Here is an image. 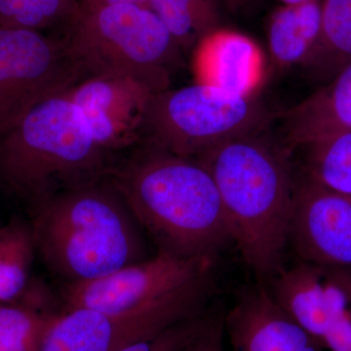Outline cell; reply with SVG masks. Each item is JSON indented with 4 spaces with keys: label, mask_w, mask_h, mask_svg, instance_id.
I'll use <instances>...</instances> for the list:
<instances>
[{
    "label": "cell",
    "mask_w": 351,
    "mask_h": 351,
    "mask_svg": "<svg viewBox=\"0 0 351 351\" xmlns=\"http://www.w3.org/2000/svg\"><path fill=\"white\" fill-rule=\"evenodd\" d=\"M297 149L302 154V173L325 188L351 197V130L316 138L294 151Z\"/></svg>",
    "instance_id": "obj_20"
},
{
    "label": "cell",
    "mask_w": 351,
    "mask_h": 351,
    "mask_svg": "<svg viewBox=\"0 0 351 351\" xmlns=\"http://www.w3.org/2000/svg\"><path fill=\"white\" fill-rule=\"evenodd\" d=\"M29 219L38 258L62 284L95 280L149 258L144 232L110 177L59 193Z\"/></svg>",
    "instance_id": "obj_4"
},
{
    "label": "cell",
    "mask_w": 351,
    "mask_h": 351,
    "mask_svg": "<svg viewBox=\"0 0 351 351\" xmlns=\"http://www.w3.org/2000/svg\"><path fill=\"white\" fill-rule=\"evenodd\" d=\"M350 64L351 0H324L319 38L302 66L313 82L323 85Z\"/></svg>",
    "instance_id": "obj_18"
},
{
    "label": "cell",
    "mask_w": 351,
    "mask_h": 351,
    "mask_svg": "<svg viewBox=\"0 0 351 351\" xmlns=\"http://www.w3.org/2000/svg\"><path fill=\"white\" fill-rule=\"evenodd\" d=\"M214 285L215 276L169 301L131 313L63 308L51 323L40 351H119L176 323L206 313Z\"/></svg>",
    "instance_id": "obj_7"
},
{
    "label": "cell",
    "mask_w": 351,
    "mask_h": 351,
    "mask_svg": "<svg viewBox=\"0 0 351 351\" xmlns=\"http://www.w3.org/2000/svg\"><path fill=\"white\" fill-rule=\"evenodd\" d=\"M274 119L254 95L198 82L149 96L143 140L178 156L197 158L230 138L267 131Z\"/></svg>",
    "instance_id": "obj_6"
},
{
    "label": "cell",
    "mask_w": 351,
    "mask_h": 351,
    "mask_svg": "<svg viewBox=\"0 0 351 351\" xmlns=\"http://www.w3.org/2000/svg\"><path fill=\"white\" fill-rule=\"evenodd\" d=\"M82 80L63 38L0 27V133Z\"/></svg>",
    "instance_id": "obj_8"
},
{
    "label": "cell",
    "mask_w": 351,
    "mask_h": 351,
    "mask_svg": "<svg viewBox=\"0 0 351 351\" xmlns=\"http://www.w3.org/2000/svg\"><path fill=\"white\" fill-rule=\"evenodd\" d=\"M55 299L32 280L16 301L0 304V351H40L51 323L63 311Z\"/></svg>",
    "instance_id": "obj_16"
},
{
    "label": "cell",
    "mask_w": 351,
    "mask_h": 351,
    "mask_svg": "<svg viewBox=\"0 0 351 351\" xmlns=\"http://www.w3.org/2000/svg\"><path fill=\"white\" fill-rule=\"evenodd\" d=\"M147 6L162 21L184 53L195 50L205 36L221 29V0H149Z\"/></svg>",
    "instance_id": "obj_21"
},
{
    "label": "cell",
    "mask_w": 351,
    "mask_h": 351,
    "mask_svg": "<svg viewBox=\"0 0 351 351\" xmlns=\"http://www.w3.org/2000/svg\"><path fill=\"white\" fill-rule=\"evenodd\" d=\"M117 157L95 142L80 108L62 95L0 133V191L29 218L59 193L110 177Z\"/></svg>",
    "instance_id": "obj_3"
},
{
    "label": "cell",
    "mask_w": 351,
    "mask_h": 351,
    "mask_svg": "<svg viewBox=\"0 0 351 351\" xmlns=\"http://www.w3.org/2000/svg\"><path fill=\"white\" fill-rule=\"evenodd\" d=\"M63 38L83 80L126 78L152 94L170 88L184 62L169 29L140 4L82 6Z\"/></svg>",
    "instance_id": "obj_5"
},
{
    "label": "cell",
    "mask_w": 351,
    "mask_h": 351,
    "mask_svg": "<svg viewBox=\"0 0 351 351\" xmlns=\"http://www.w3.org/2000/svg\"><path fill=\"white\" fill-rule=\"evenodd\" d=\"M265 132L230 138L195 159L213 178L242 260L269 281L285 267L295 173L292 154Z\"/></svg>",
    "instance_id": "obj_2"
},
{
    "label": "cell",
    "mask_w": 351,
    "mask_h": 351,
    "mask_svg": "<svg viewBox=\"0 0 351 351\" xmlns=\"http://www.w3.org/2000/svg\"><path fill=\"white\" fill-rule=\"evenodd\" d=\"M217 258H182L157 251L101 278L62 284L64 309L86 307L124 314L162 304L215 276Z\"/></svg>",
    "instance_id": "obj_9"
},
{
    "label": "cell",
    "mask_w": 351,
    "mask_h": 351,
    "mask_svg": "<svg viewBox=\"0 0 351 351\" xmlns=\"http://www.w3.org/2000/svg\"><path fill=\"white\" fill-rule=\"evenodd\" d=\"M211 314H201L166 328L156 351H182L202 332Z\"/></svg>",
    "instance_id": "obj_23"
},
{
    "label": "cell",
    "mask_w": 351,
    "mask_h": 351,
    "mask_svg": "<svg viewBox=\"0 0 351 351\" xmlns=\"http://www.w3.org/2000/svg\"><path fill=\"white\" fill-rule=\"evenodd\" d=\"M269 283L267 289L278 306L320 343L350 302L326 270L301 261L293 267H284Z\"/></svg>",
    "instance_id": "obj_13"
},
{
    "label": "cell",
    "mask_w": 351,
    "mask_h": 351,
    "mask_svg": "<svg viewBox=\"0 0 351 351\" xmlns=\"http://www.w3.org/2000/svg\"><path fill=\"white\" fill-rule=\"evenodd\" d=\"M256 0H221L225 8L230 11L242 10L253 4Z\"/></svg>",
    "instance_id": "obj_28"
},
{
    "label": "cell",
    "mask_w": 351,
    "mask_h": 351,
    "mask_svg": "<svg viewBox=\"0 0 351 351\" xmlns=\"http://www.w3.org/2000/svg\"><path fill=\"white\" fill-rule=\"evenodd\" d=\"M232 351H320L309 336L278 306L269 289L256 286L240 295L225 317Z\"/></svg>",
    "instance_id": "obj_12"
},
{
    "label": "cell",
    "mask_w": 351,
    "mask_h": 351,
    "mask_svg": "<svg viewBox=\"0 0 351 351\" xmlns=\"http://www.w3.org/2000/svg\"><path fill=\"white\" fill-rule=\"evenodd\" d=\"M38 257L29 218H12L0 226V304L16 301L32 282Z\"/></svg>",
    "instance_id": "obj_19"
},
{
    "label": "cell",
    "mask_w": 351,
    "mask_h": 351,
    "mask_svg": "<svg viewBox=\"0 0 351 351\" xmlns=\"http://www.w3.org/2000/svg\"><path fill=\"white\" fill-rule=\"evenodd\" d=\"M149 0H80L83 7H96L103 5H110V4H140V5H147Z\"/></svg>",
    "instance_id": "obj_27"
},
{
    "label": "cell",
    "mask_w": 351,
    "mask_h": 351,
    "mask_svg": "<svg viewBox=\"0 0 351 351\" xmlns=\"http://www.w3.org/2000/svg\"><path fill=\"white\" fill-rule=\"evenodd\" d=\"M80 0H0V27L43 29L63 25L80 13Z\"/></svg>",
    "instance_id": "obj_22"
},
{
    "label": "cell",
    "mask_w": 351,
    "mask_h": 351,
    "mask_svg": "<svg viewBox=\"0 0 351 351\" xmlns=\"http://www.w3.org/2000/svg\"><path fill=\"white\" fill-rule=\"evenodd\" d=\"M64 95L80 108L101 149L120 156L142 142L152 95L142 85L126 78L88 77Z\"/></svg>",
    "instance_id": "obj_11"
},
{
    "label": "cell",
    "mask_w": 351,
    "mask_h": 351,
    "mask_svg": "<svg viewBox=\"0 0 351 351\" xmlns=\"http://www.w3.org/2000/svg\"><path fill=\"white\" fill-rule=\"evenodd\" d=\"M225 331V317L211 315L202 332L182 351H223Z\"/></svg>",
    "instance_id": "obj_25"
},
{
    "label": "cell",
    "mask_w": 351,
    "mask_h": 351,
    "mask_svg": "<svg viewBox=\"0 0 351 351\" xmlns=\"http://www.w3.org/2000/svg\"><path fill=\"white\" fill-rule=\"evenodd\" d=\"M110 179L157 251L217 258L232 242L213 178L197 159L142 140L117 157Z\"/></svg>",
    "instance_id": "obj_1"
},
{
    "label": "cell",
    "mask_w": 351,
    "mask_h": 351,
    "mask_svg": "<svg viewBox=\"0 0 351 351\" xmlns=\"http://www.w3.org/2000/svg\"><path fill=\"white\" fill-rule=\"evenodd\" d=\"M282 144L292 154L300 145L351 130V64L282 115Z\"/></svg>",
    "instance_id": "obj_15"
},
{
    "label": "cell",
    "mask_w": 351,
    "mask_h": 351,
    "mask_svg": "<svg viewBox=\"0 0 351 351\" xmlns=\"http://www.w3.org/2000/svg\"><path fill=\"white\" fill-rule=\"evenodd\" d=\"M320 29L319 0L277 9L267 29L272 61L282 68L302 66L317 43Z\"/></svg>",
    "instance_id": "obj_17"
},
{
    "label": "cell",
    "mask_w": 351,
    "mask_h": 351,
    "mask_svg": "<svg viewBox=\"0 0 351 351\" xmlns=\"http://www.w3.org/2000/svg\"><path fill=\"white\" fill-rule=\"evenodd\" d=\"M330 277L335 281L339 287L343 289V292L348 295L351 304V270L345 269H325Z\"/></svg>",
    "instance_id": "obj_26"
},
{
    "label": "cell",
    "mask_w": 351,
    "mask_h": 351,
    "mask_svg": "<svg viewBox=\"0 0 351 351\" xmlns=\"http://www.w3.org/2000/svg\"><path fill=\"white\" fill-rule=\"evenodd\" d=\"M198 82L240 95H253L262 76L261 51L248 36L219 29L195 48Z\"/></svg>",
    "instance_id": "obj_14"
},
{
    "label": "cell",
    "mask_w": 351,
    "mask_h": 351,
    "mask_svg": "<svg viewBox=\"0 0 351 351\" xmlns=\"http://www.w3.org/2000/svg\"><path fill=\"white\" fill-rule=\"evenodd\" d=\"M289 244L301 262L351 270V197L295 174Z\"/></svg>",
    "instance_id": "obj_10"
},
{
    "label": "cell",
    "mask_w": 351,
    "mask_h": 351,
    "mask_svg": "<svg viewBox=\"0 0 351 351\" xmlns=\"http://www.w3.org/2000/svg\"><path fill=\"white\" fill-rule=\"evenodd\" d=\"M350 301V300H348ZM330 351H351V304L339 313L321 341Z\"/></svg>",
    "instance_id": "obj_24"
}]
</instances>
